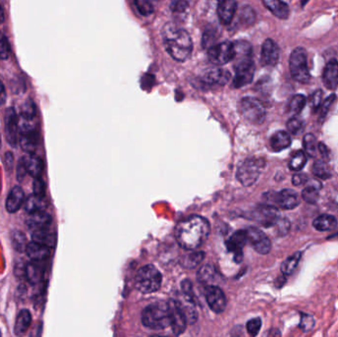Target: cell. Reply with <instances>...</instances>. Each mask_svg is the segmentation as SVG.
I'll use <instances>...</instances> for the list:
<instances>
[{"instance_id":"cell-1","label":"cell","mask_w":338,"mask_h":337,"mask_svg":"<svg viewBox=\"0 0 338 337\" xmlns=\"http://www.w3.org/2000/svg\"><path fill=\"white\" fill-rule=\"evenodd\" d=\"M210 231V224L205 218L193 215L177 224L175 238L180 247L192 251L204 244L209 237Z\"/></svg>"},{"instance_id":"cell-2","label":"cell","mask_w":338,"mask_h":337,"mask_svg":"<svg viewBox=\"0 0 338 337\" xmlns=\"http://www.w3.org/2000/svg\"><path fill=\"white\" fill-rule=\"evenodd\" d=\"M162 35L166 51L175 61L185 62L191 57L193 44L190 35L185 30L173 24H167Z\"/></svg>"},{"instance_id":"cell-3","label":"cell","mask_w":338,"mask_h":337,"mask_svg":"<svg viewBox=\"0 0 338 337\" xmlns=\"http://www.w3.org/2000/svg\"><path fill=\"white\" fill-rule=\"evenodd\" d=\"M142 324L154 330H161L170 326V312L168 303L156 302L147 305L141 313Z\"/></svg>"},{"instance_id":"cell-4","label":"cell","mask_w":338,"mask_h":337,"mask_svg":"<svg viewBox=\"0 0 338 337\" xmlns=\"http://www.w3.org/2000/svg\"><path fill=\"white\" fill-rule=\"evenodd\" d=\"M135 287L143 294H151L159 290L162 282V276L159 270L153 265L141 267L135 275Z\"/></svg>"},{"instance_id":"cell-5","label":"cell","mask_w":338,"mask_h":337,"mask_svg":"<svg viewBox=\"0 0 338 337\" xmlns=\"http://www.w3.org/2000/svg\"><path fill=\"white\" fill-rule=\"evenodd\" d=\"M265 167V161L261 158H248L237 168V179L245 187L253 185L259 178Z\"/></svg>"},{"instance_id":"cell-6","label":"cell","mask_w":338,"mask_h":337,"mask_svg":"<svg viewBox=\"0 0 338 337\" xmlns=\"http://www.w3.org/2000/svg\"><path fill=\"white\" fill-rule=\"evenodd\" d=\"M290 71L292 77L300 83H307L310 73L307 67V54L304 48H296L290 57Z\"/></svg>"},{"instance_id":"cell-7","label":"cell","mask_w":338,"mask_h":337,"mask_svg":"<svg viewBox=\"0 0 338 337\" xmlns=\"http://www.w3.org/2000/svg\"><path fill=\"white\" fill-rule=\"evenodd\" d=\"M238 110L243 119L253 125L262 124L266 118V111L263 104L253 97L242 98L239 102Z\"/></svg>"},{"instance_id":"cell-8","label":"cell","mask_w":338,"mask_h":337,"mask_svg":"<svg viewBox=\"0 0 338 337\" xmlns=\"http://www.w3.org/2000/svg\"><path fill=\"white\" fill-rule=\"evenodd\" d=\"M235 57L234 43L223 42L211 47L208 51L209 61L215 66H224L232 62Z\"/></svg>"},{"instance_id":"cell-9","label":"cell","mask_w":338,"mask_h":337,"mask_svg":"<svg viewBox=\"0 0 338 337\" xmlns=\"http://www.w3.org/2000/svg\"><path fill=\"white\" fill-rule=\"evenodd\" d=\"M279 218V211L273 205H258L251 213V220L265 228L274 227Z\"/></svg>"},{"instance_id":"cell-10","label":"cell","mask_w":338,"mask_h":337,"mask_svg":"<svg viewBox=\"0 0 338 337\" xmlns=\"http://www.w3.org/2000/svg\"><path fill=\"white\" fill-rule=\"evenodd\" d=\"M4 128L8 143L15 147L19 141V117L13 107H9L5 111Z\"/></svg>"},{"instance_id":"cell-11","label":"cell","mask_w":338,"mask_h":337,"mask_svg":"<svg viewBox=\"0 0 338 337\" xmlns=\"http://www.w3.org/2000/svg\"><path fill=\"white\" fill-rule=\"evenodd\" d=\"M247 236V242L253 247V249L260 254H268L271 250L270 238L258 228L250 227L245 230Z\"/></svg>"},{"instance_id":"cell-12","label":"cell","mask_w":338,"mask_h":337,"mask_svg":"<svg viewBox=\"0 0 338 337\" xmlns=\"http://www.w3.org/2000/svg\"><path fill=\"white\" fill-rule=\"evenodd\" d=\"M204 294L208 305L214 312L221 313L226 309L227 298L224 292L218 286L207 285Z\"/></svg>"},{"instance_id":"cell-13","label":"cell","mask_w":338,"mask_h":337,"mask_svg":"<svg viewBox=\"0 0 338 337\" xmlns=\"http://www.w3.org/2000/svg\"><path fill=\"white\" fill-rule=\"evenodd\" d=\"M235 69H236V75L234 78L233 85L236 88H240L242 86H245L252 81L253 76H254V71H255V66H254L253 60L236 64Z\"/></svg>"},{"instance_id":"cell-14","label":"cell","mask_w":338,"mask_h":337,"mask_svg":"<svg viewBox=\"0 0 338 337\" xmlns=\"http://www.w3.org/2000/svg\"><path fill=\"white\" fill-rule=\"evenodd\" d=\"M168 305L169 312H170V327L174 334L180 335L185 331L188 324L186 316L176 300L169 301Z\"/></svg>"},{"instance_id":"cell-15","label":"cell","mask_w":338,"mask_h":337,"mask_svg":"<svg viewBox=\"0 0 338 337\" xmlns=\"http://www.w3.org/2000/svg\"><path fill=\"white\" fill-rule=\"evenodd\" d=\"M201 79L208 85L223 86L230 81L231 73L228 69L214 67L205 70L201 76Z\"/></svg>"},{"instance_id":"cell-16","label":"cell","mask_w":338,"mask_h":337,"mask_svg":"<svg viewBox=\"0 0 338 337\" xmlns=\"http://www.w3.org/2000/svg\"><path fill=\"white\" fill-rule=\"evenodd\" d=\"M274 203L283 210H293L300 204L299 195L292 189H285L273 194Z\"/></svg>"},{"instance_id":"cell-17","label":"cell","mask_w":338,"mask_h":337,"mask_svg":"<svg viewBox=\"0 0 338 337\" xmlns=\"http://www.w3.org/2000/svg\"><path fill=\"white\" fill-rule=\"evenodd\" d=\"M280 51L278 45L271 39H267L261 49V64L264 67H275L279 62Z\"/></svg>"},{"instance_id":"cell-18","label":"cell","mask_w":338,"mask_h":337,"mask_svg":"<svg viewBox=\"0 0 338 337\" xmlns=\"http://www.w3.org/2000/svg\"><path fill=\"white\" fill-rule=\"evenodd\" d=\"M247 243V236L245 231H237L227 241V248L230 252L235 254L237 262L242 261V248Z\"/></svg>"},{"instance_id":"cell-19","label":"cell","mask_w":338,"mask_h":337,"mask_svg":"<svg viewBox=\"0 0 338 337\" xmlns=\"http://www.w3.org/2000/svg\"><path fill=\"white\" fill-rule=\"evenodd\" d=\"M52 222H53V219L49 213L45 211H38V212L31 213L28 216L26 220V225L29 230H33L35 232V231L49 229Z\"/></svg>"},{"instance_id":"cell-20","label":"cell","mask_w":338,"mask_h":337,"mask_svg":"<svg viewBox=\"0 0 338 337\" xmlns=\"http://www.w3.org/2000/svg\"><path fill=\"white\" fill-rule=\"evenodd\" d=\"M322 82L329 90H335L338 87V62L335 59L326 64L322 73Z\"/></svg>"},{"instance_id":"cell-21","label":"cell","mask_w":338,"mask_h":337,"mask_svg":"<svg viewBox=\"0 0 338 337\" xmlns=\"http://www.w3.org/2000/svg\"><path fill=\"white\" fill-rule=\"evenodd\" d=\"M25 202V193L22 187L20 186H14L6 199L5 203V209L9 214L17 213L21 207L24 205Z\"/></svg>"},{"instance_id":"cell-22","label":"cell","mask_w":338,"mask_h":337,"mask_svg":"<svg viewBox=\"0 0 338 337\" xmlns=\"http://www.w3.org/2000/svg\"><path fill=\"white\" fill-rule=\"evenodd\" d=\"M237 4L236 0H221L218 4V16L222 24L229 25L233 21Z\"/></svg>"},{"instance_id":"cell-23","label":"cell","mask_w":338,"mask_h":337,"mask_svg":"<svg viewBox=\"0 0 338 337\" xmlns=\"http://www.w3.org/2000/svg\"><path fill=\"white\" fill-rule=\"evenodd\" d=\"M176 301L178 302L183 313L185 314L188 324L195 323L198 319V312L195 307L194 298L192 296L182 293L180 298L177 299Z\"/></svg>"},{"instance_id":"cell-24","label":"cell","mask_w":338,"mask_h":337,"mask_svg":"<svg viewBox=\"0 0 338 337\" xmlns=\"http://www.w3.org/2000/svg\"><path fill=\"white\" fill-rule=\"evenodd\" d=\"M22 158L25 163L28 174H30L34 178L41 177L44 171L43 160L39 156L35 155L34 153H27V155H25Z\"/></svg>"},{"instance_id":"cell-25","label":"cell","mask_w":338,"mask_h":337,"mask_svg":"<svg viewBox=\"0 0 338 337\" xmlns=\"http://www.w3.org/2000/svg\"><path fill=\"white\" fill-rule=\"evenodd\" d=\"M25 252L27 253V256L31 260L43 262V261L47 260L50 257V255H51V248L46 246V245H43V244L37 243L35 241H32V242L28 243Z\"/></svg>"},{"instance_id":"cell-26","label":"cell","mask_w":338,"mask_h":337,"mask_svg":"<svg viewBox=\"0 0 338 337\" xmlns=\"http://www.w3.org/2000/svg\"><path fill=\"white\" fill-rule=\"evenodd\" d=\"M45 268L40 261H33L31 260L30 263L26 264L25 269V277L29 281V283L33 285H38L42 282L44 277Z\"/></svg>"},{"instance_id":"cell-27","label":"cell","mask_w":338,"mask_h":337,"mask_svg":"<svg viewBox=\"0 0 338 337\" xmlns=\"http://www.w3.org/2000/svg\"><path fill=\"white\" fill-rule=\"evenodd\" d=\"M235 57L234 65L252 60V46L246 41H237L234 43Z\"/></svg>"},{"instance_id":"cell-28","label":"cell","mask_w":338,"mask_h":337,"mask_svg":"<svg viewBox=\"0 0 338 337\" xmlns=\"http://www.w3.org/2000/svg\"><path fill=\"white\" fill-rule=\"evenodd\" d=\"M264 6L277 18L287 19L290 14L289 6L281 0H262Z\"/></svg>"},{"instance_id":"cell-29","label":"cell","mask_w":338,"mask_h":337,"mask_svg":"<svg viewBox=\"0 0 338 337\" xmlns=\"http://www.w3.org/2000/svg\"><path fill=\"white\" fill-rule=\"evenodd\" d=\"M32 322V314L29 309L23 308L19 311L16 317L15 325H14V333L16 335L24 334L30 327Z\"/></svg>"},{"instance_id":"cell-30","label":"cell","mask_w":338,"mask_h":337,"mask_svg":"<svg viewBox=\"0 0 338 337\" xmlns=\"http://www.w3.org/2000/svg\"><path fill=\"white\" fill-rule=\"evenodd\" d=\"M292 139L289 133L285 131L276 132L270 138V145L274 151H281L291 145Z\"/></svg>"},{"instance_id":"cell-31","label":"cell","mask_w":338,"mask_h":337,"mask_svg":"<svg viewBox=\"0 0 338 337\" xmlns=\"http://www.w3.org/2000/svg\"><path fill=\"white\" fill-rule=\"evenodd\" d=\"M312 226L318 232H329L337 227V220L334 216L322 214L314 219Z\"/></svg>"},{"instance_id":"cell-32","label":"cell","mask_w":338,"mask_h":337,"mask_svg":"<svg viewBox=\"0 0 338 337\" xmlns=\"http://www.w3.org/2000/svg\"><path fill=\"white\" fill-rule=\"evenodd\" d=\"M47 206L48 204L45 197H41V196H37L33 194V195H30L26 199V201L24 202L23 208L28 214H31L38 211H45Z\"/></svg>"},{"instance_id":"cell-33","label":"cell","mask_w":338,"mask_h":337,"mask_svg":"<svg viewBox=\"0 0 338 337\" xmlns=\"http://www.w3.org/2000/svg\"><path fill=\"white\" fill-rule=\"evenodd\" d=\"M32 240L37 243L46 245L50 248H54L57 242V236L55 234L48 232L47 230H40V231H35L33 233Z\"/></svg>"},{"instance_id":"cell-34","label":"cell","mask_w":338,"mask_h":337,"mask_svg":"<svg viewBox=\"0 0 338 337\" xmlns=\"http://www.w3.org/2000/svg\"><path fill=\"white\" fill-rule=\"evenodd\" d=\"M10 239H11V243H12L13 248L17 252L22 253V252L26 251L28 241H27L26 235L22 231L12 230L10 233Z\"/></svg>"},{"instance_id":"cell-35","label":"cell","mask_w":338,"mask_h":337,"mask_svg":"<svg viewBox=\"0 0 338 337\" xmlns=\"http://www.w3.org/2000/svg\"><path fill=\"white\" fill-rule=\"evenodd\" d=\"M217 270L212 265L203 266L197 273L198 281L205 285H212L217 280Z\"/></svg>"},{"instance_id":"cell-36","label":"cell","mask_w":338,"mask_h":337,"mask_svg":"<svg viewBox=\"0 0 338 337\" xmlns=\"http://www.w3.org/2000/svg\"><path fill=\"white\" fill-rule=\"evenodd\" d=\"M301 257H302V252H300V251L289 256L281 265L282 273L284 275H287V276L292 275L295 272V270L297 269V267L301 261Z\"/></svg>"},{"instance_id":"cell-37","label":"cell","mask_w":338,"mask_h":337,"mask_svg":"<svg viewBox=\"0 0 338 337\" xmlns=\"http://www.w3.org/2000/svg\"><path fill=\"white\" fill-rule=\"evenodd\" d=\"M306 163V155L303 150H297L293 153L290 161L289 168L292 171H301Z\"/></svg>"},{"instance_id":"cell-38","label":"cell","mask_w":338,"mask_h":337,"mask_svg":"<svg viewBox=\"0 0 338 337\" xmlns=\"http://www.w3.org/2000/svg\"><path fill=\"white\" fill-rule=\"evenodd\" d=\"M205 253L203 251H193L182 258V264L186 268H195L203 261Z\"/></svg>"},{"instance_id":"cell-39","label":"cell","mask_w":338,"mask_h":337,"mask_svg":"<svg viewBox=\"0 0 338 337\" xmlns=\"http://www.w3.org/2000/svg\"><path fill=\"white\" fill-rule=\"evenodd\" d=\"M311 170H312V173L317 178H319V179L326 180V179L331 177V173L329 171V168H328L327 164L323 160H320V159L315 160L313 162Z\"/></svg>"},{"instance_id":"cell-40","label":"cell","mask_w":338,"mask_h":337,"mask_svg":"<svg viewBox=\"0 0 338 337\" xmlns=\"http://www.w3.org/2000/svg\"><path fill=\"white\" fill-rule=\"evenodd\" d=\"M318 189H319V187H315L312 185L306 186L302 191V198L304 199V202H306L308 204H315L319 198Z\"/></svg>"},{"instance_id":"cell-41","label":"cell","mask_w":338,"mask_h":337,"mask_svg":"<svg viewBox=\"0 0 338 337\" xmlns=\"http://www.w3.org/2000/svg\"><path fill=\"white\" fill-rule=\"evenodd\" d=\"M305 103H306L305 97L302 94H297L291 99L289 103V111L297 115L302 112V110L305 106Z\"/></svg>"},{"instance_id":"cell-42","label":"cell","mask_w":338,"mask_h":337,"mask_svg":"<svg viewBox=\"0 0 338 337\" xmlns=\"http://www.w3.org/2000/svg\"><path fill=\"white\" fill-rule=\"evenodd\" d=\"M37 115V108L32 99H28L22 106L20 118L27 120H35Z\"/></svg>"},{"instance_id":"cell-43","label":"cell","mask_w":338,"mask_h":337,"mask_svg":"<svg viewBox=\"0 0 338 337\" xmlns=\"http://www.w3.org/2000/svg\"><path fill=\"white\" fill-rule=\"evenodd\" d=\"M304 147L305 152L309 156H315L316 150H317V143H316V138L312 134H306L304 136Z\"/></svg>"},{"instance_id":"cell-44","label":"cell","mask_w":338,"mask_h":337,"mask_svg":"<svg viewBox=\"0 0 338 337\" xmlns=\"http://www.w3.org/2000/svg\"><path fill=\"white\" fill-rule=\"evenodd\" d=\"M11 54V47L6 36L0 31V60H7Z\"/></svg>"},{"instance_id":"cell-45","label":"cell","mask_w":338,"mask_h":337,"mask_svg":"<svg viewBox=\"0 0 338 337\" xmlns=\"http://www.w3.org/2000/svg\"><path fill=\"white\" fill-rule=\"evenodd\" d=\"M274 227L276 234L279 236H284L289 233L291 229V223L287 218H279Z\"/></svg>"},{"instance_id":"cell-46","label":"cell","mask_w":338,"mask_h":337,"mask_svg":"<svg viewBox=\"0 0 338 337\" xmlns=\"http://www.w3.org/2000/svg\"><path fill=\"white\" fill-rule=\"evenodd\" d=\"M315 324V320L314 318L306 313L301 312V321L299 324V327L304 331V332H307L310 331Z\"/></svg>"},{"instance_id":"cell-47","label":"cell","mask_w":338,"mask_h":337,"mask_svg":"<svg viewBox=\"0 0 338 337\" xmlns=\"http://www.w3.org/2000/svg\"><path fill=\"white\" fill-rule=\"evenodd\" d=\"M135 1L136 8L141 15L146 16L152 13L153 5L150 2V0H135Z\"/></svg>"},{"instance_id":"cell-48","label":"cell","mask_w":338,"mask_h":337,"mask_svg":"<svg viewBox=\"0 0 338 337\" xmlns=\"http://www.w3.org/2000/svg\"><path fill=\"white\" fill-rule=\"evenodd\" d=\"M261 326H262L261 319L259 317H255V318L250 319L246 323V330L251 336H256L259 333Z\"/></svg>"},{"instance_id":"cell-49","label":"cell","mask_w":338,"mask_h":337,"mask_svg":"<svg viewBox=\"0 0 338 337\" xmlns=\"http://www.w3.org/2000/svg\"><path fill=\"white\" fill-rule=\"evenodd\" d=\"M302 128L303 122L297 117H293L287 122V129L292 135H297L302 130Z\"/></svg>"},{"instance_id":"cell-50","label":"cell","mask_w":338,"mask_h":337,"mask_svg":"<svg viewBox=\"0 0 338 337\" xmlns=\"http://www.w3.org/2000/svg\"><path fill=\"white\" fill-rule=\"evenodd\" d=\"M33 193L37 196L45 197V195H46V184L41 177H37L34 179Z\"/></svg>"},{"instance_id":"cell-51","label":"cell","mask_w":338,"mask_h":337,"mask_svg":"<svg viewBox=\"0 0 338 337\" xmlns=\"http://www.w3.org/2000/svg\"><path fill=\"white\" fill-rule=\"evenodd\" d=\"M321 102H322V91L320 89L314 91L312 93V95L310 96V99H309V103H310V107L313 111H316L320 105H321Z\"/></svg>"},{"instance_id":"cell-52","label":"cell","mask_w":338,"mask_h":337,"mask_svg":"<svg viewBox=\"0 0 338 337\" xmlns=\"http://www.w3.org/2000/svg\"><path fill=\"white\" fill-rule=\"evenodd\" d=\"M336 100V96L335 94H332L330 96H328L323 103H321L320 105V118H324L325 115L328 113L331 105L334 103V101Z\"/></svg>"},{"instance_id":"cell-53","label":"cell","mask_w":338,"mask_h":337,"mask_svg":"<svg viewBox=\"0 0 338 337\" xmlns=\"http://www.w3.org/2000/svg\"><path fill=\"white\" fill-rule=\"evenodd\" d=\"M27 174H28V172L26 169L25 163L23 161V158H20L18 163H17V166H16V178L19 182H22L25 179Z\"/></svg>"},{"instance_id":"cell-54","label":"cell","mask_w":338,"mask_h":337,"mask_svg":"<svg viewBox=\"0 0 338 337\" xmlns=\"http://www.w3.org/2000/svg\"><path fill=\"white\" fill-rule=\"evenodd\" d=\"M170 8L173 12H177V13L185 12V10L188 8V2L186 1V0H172Z\"/></svg>"},{"instance_id":"cell-55","label":"cell","mask_w":338,"mask_h":337,"mask_svg":"<svg viewBox=\"0 0 338 337\" xmlns=\"http://www.w3.org/2000/svg\"><path fill=\"white\" fill-rule=\"evenodd\" d=\"M4 166L5 169L11 173L14 169V155L11 151H6L4 154Z\"/></svg>"},{"instance_id":"cell-56","label":"cell","mask_w":338,"mask_h":337,"mask_svg":"<svg viewBox=\"0 0 338 337\" xmlns=\"http://www.w3.org/2000/svg\"><path fill=\"white\" fill-rule=\"evenodd\" d=\"M242 17L245 19L246 23L248 24H251L255 21V13L254 11L252 10V8L250 7H245L243 8V11H242Z\"/></svg>"},{"instance_id":"cell-57","label":"cell","mask_w":338,"mask_h":337,"mask_svg":"<svg viewBox=\"0 0 338 337\" xmlns=\"http://www.w3.org/2000/svg\"><path fill=\"white\" fill-rule=\"evenodd\" d=\"M307 180H308V177L304 173H298L293 176V184L295 186L304 185V183L307 182Z\"/></svg>"},{"instance_id":"cell-58","label":"cell","mask_w":338,"mask_h":337,"mask_svg":"<svg viewBox=\"0 0 338 337\" xmlns=\"http://www.w3.org/2000/svg\"><path fill=\"white\" fill-rule=\"evenodd\" d=\"M181 287H182V293L193 297V291H192L193 287H192V284L189 280H184L181 284Z\"/></svg>"},{"instance_id":"cell-59","label":"cell","mask_w":338,"mask_h":337,"mask_svg":"<svg viewBox=\"0 0 338 337\" xmlns=\"http://www.w3.org/2000/svg\"><path fill=\"white\" fill-rule=\"evenodd\" d=\"M6 99H7V93H6L5 85L1 80H0V106L5 104Z\"/></svg>"},{"instance_id":"cell-60","label":"cell","mask_w":338,"mask_h":337,"mask_svg":"<svg viewBox=\"0 0 338 337\" xmlns=\"http://www.w3.org/2000/svg\"><path fill=\"white\" fill-rule=\"evenodd\" d=\"M317 149H318V151H319L324 157H328L329 150H328L327 146H326L323 142H319V143L317 144Z\"/></svg>"},{"instance_id":"cell-61","label":"cell","mask_w":338,"mask_h":337,"mask_svg":"<svg viewBox=\"0 0 338 337\" xmlns=\"http://www.w3.org/2000/svg\"><path fill=\"white\" fill-rule=\"evenodd\" d=\"M5 20V15H4V11L1 7V5H0V25H1Z\"/></svg>"},{"instance_id":"cell-62","label":"cell","mask_w":338,"mask_h":337,"mask_svg":"<svg viewBox=\"0 0 338 337\" xmlns=\"http://www.w3.org/2000/svg\"><path fill=\"white\" fill-rule=\"evenodd\" d=\"M0 147H1V133H0Z\"/></svg>"},{"instance_id":"cell-63","label":"cell","mask_w":338,"mask_h":337,"mask_svg":"<svg viewBox=\"0 0 338 337\" xmlns=\"http://www.w3.org/2000/svg\"><path fill=\"white\" fill-rule=\"evenodd\" d=\"M1 335H2V334H1V331H0V336H1Z\"/></svg>"}]
</instances>
